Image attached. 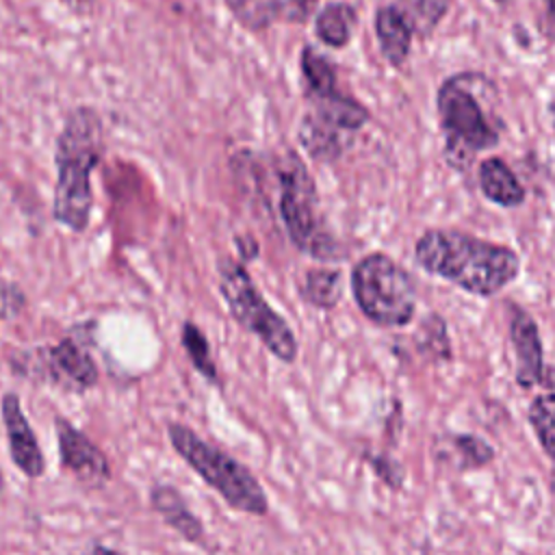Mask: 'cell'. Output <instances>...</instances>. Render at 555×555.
<instances>
[{
  "mask_svg": "<svg viewBox=\"0 0 555 555\" xmlns=\"http://www.w3.org/2000/svg\"><path fill=\"white\" fill-rule=\"evenodd\" d=\"M449 7L451 0H401L399 9L412 26V33L427 37L449 13Z\"/></svg>",
  "mask_w": 555,
  "mask_h": 555,
  "instance_id": "7402d4cb",
  "label": "cell"
},
{
  "mask_svg": "<svg viewBox=\"0 0 555 555\" xmlns=\"http://www.w3.org/2000/svg\"><path fill=\"white\" fill-rule=\"evenodd\" d=\"M421 351L431 356L434 360H449L451 358V345L447 336V325L442 317L429 314L423 325H421V340H418Z\"/></svg>",
  "mask_w": 555,
  "mask_h": 555,
  "instance_id": "cb8c5ba5",
  "label": "cell"
},
{
  "mask_svg": "<svg viewBox=\"0 0 555 555\" xmlns=\"http://www.w3.org/2000/svg\"><path fill=\"white\" fill-rule=\"evenodd\" d=\"M301 74L306 78V98L325 95L338 89L332 63L312 46H306L301 50Z\"/></svg>",
  "mask_w": 555,
  "mask_h": 555,
  "instance_id": "d6986e66",
  "label": "cell"
},
{
  "mask_svg": "<svg viewBox=\"0 0 555 555\" xmlns=\"http://www.w3.org/2000/svg\"><path fill=\"white\" fill-rule=\"evenodd\" d=\"M278 178L280 215L293 245L317 260L343 258L338 243L332 238L323 223L317 184L295 152L288 150L280 158Z\"/></svg>",
  "mask_w": 555,
  "mask_h": 555,
  "instance_id": "5b68a950",
  "label": "cell"
},
{
  "mask_svg": "<svg viewBox=\"0 0 555 555\" xmlns=\"http://www.w3.org/2000/svg\"><path fill=\"white\" fill-rule=\"evenodd\" d=\"M0 414L7 429L9 451L13 464L20 468L22 475L37 479L46 473V457L39 447V440L22 410L20 397L15 392H4L0 401Z\"/></svg>",
  "mask_w": 555,
  "mask_h": 555,
  "instance_id": "30bf717a",
  "label": "cell"
},
{
  "mask_svg": "<svg viewBox=\"0 0 555 555\" xmlns=\"http://www.w3.org/2000/svg\"><path fill=\"white\" fill-rule=\"evenodd\" d=\"M548 113H551V117H553V128H555V95H553V100H551V104H548Z\"/></svg>",
  "mask_w": 555,
  "mask_h": 555,
  "instance_id": "f1b7e54d",
  "label": "cell"
},
{
  "mask_svg": "<svg viewBox=\"0 0 555 555\" xmlns=\"http://www.w3.org/2000/svg\"><path fill=\"white\" fill-rule=\"evenodd\" d=\"M449 447L457 455L460 470H473L490 464L494 460V449L475 434H455L447 438Z\"/></svg>",
  "mask_w": 555,
  "mask_h": 555,
  "instance_id": "603a6c76",
  "label": "cell"
},
{
  "mask_svg": "<svg viewBox=\"0 0 555 555\" xmlns=\"http://www.w3.org/2000/svg\"><path fill=\"white\" fill-rule=\"evenodd\" d=\"M0 319H2V308H0Z\"/></svg>",
  "mask_w": 555,
  "mask_h": 555,
  "instance_id": "4dcf8cb0",
  "label": "cell"
},
{
  "mask_svg": "<svg viewBox=\"0 0 555 555\" xmlns=\"http://www.w3.org/2000/svg\"><path fill=\"white\" fill-rule=\"evenodd\" d=\"M219 293L232 314V319L282 362L291 364L297 358V338L291 325L280 317L262 297L247 269L234 260H221L219 264Z\"/></svg>",
  "mask_w": 555,
  "mask_h": 555,
  "instance_id": "52a82bcc",
  "label": "cell"
},
{
  "mask_svg": "<svg viewBox=\"0 0 555 555\" xmlns=\"http://www.w3.org/2000/svg\"><path fill=\"white\" fill-rule=\"evenodd\" d=\"M358 15L347 2H330L325 4L314 20V35L332 48H343L349 43Z\"/></svg>",
  "mask_w": 555,
  "mask_h": 555,
  "instance_id": "9a60e30c",
  "label": "cell"
},
{
  "mask_svg": "<svg viewBox=\"0 0 555 555\" xmlns=\"http://www.w3.org/2000/svg\"><path fill=\"white\" fill-rule=\"evenodd\" d=\"M234 20L251 33L269 28L282 15V0H225Z\"/></svg>",
  "mask_w": 555,
  "mask_h": 555,
  "instance_id": "ac0fdd59",
  "label": "cell"
},
{
  "mask_svg": "<svg viewBox=\"0 0 555 555\" xmlns=\"http://www.w3.org/2000/svg\"><path fill=\"white\" fill-rule=\"evenodd\" d=\"M180 343H182L191 364L195 366V371L202 377H206L208 384H219V373H217V364H215L212 353H210V343H208L206 334L193 321H186L182 325Z\"/></svg>",
  "mask_w": 555,
  "mask_h": 555,
  "instance_id": "ffe728a7",
  "label": "cell"
},
{
  "mask_svg": "<svg viewBox=\"0 0 555 555\" xmlns=\"http://www.w3.org/2000/svg\"><path fill=\"white\" fill-rule=\"evenodd\" d=\"M375 35L379 41V50L384 59L392 67H401L408 61L412 48V26L399 7L386 4L375 13Z\"/></svg>",
  "mask_w": 555,
  "mask_h": 555,
  "instance_id": "4fadbf2b",
  "label": "cell"
},
{
  "mask_svg": "<svg viewBox=\"0 0 555 555\" xmlns=\"http://www.w3.org/2000/svg\"><path fill=\"white\" fill-rule=\"evenodd\" d=\"M477 74H453L436 93V108L444 134V152L455 169H468L473 158L499 143V130L488 121L475 93Z\"/></svg>",
  "mask_w": 555,
  "mask_h": 555,
  "instance_id": "277c9868",
  "label": "cell"
},
{
  "mask_svg": "<svg viewBox=\"0 0 555 555\" xmlns=\"http://www.w3.org/2000/svg\"><path fill=\"white\" fill-rule=\"evenodd\" d=\"M13 371L52 384L65 392H87L98 384V366L91 353L74 338H63L52 347L24 353L13 360Z\"/></svg>",
  "mask_w": 555,
  "mask_h": 555,
  "instance_id": "ba28073f",
  "label": "cell"
},
{
  "mask_svg": "<svg viewBox=\"0 0 555 555\" xmlns=\"http://www.w3.org/2000/svg\"><path fill=\"white\" fill-rule=\"evenodd\" d=\"M85 555H121V553L115 551V548H111V546H104V544H100V542H93V544L87 548Z\"/></svg>",
  "mask_w": 555,
  "mask_h": 555,
  "instance_id": "83f0119b",
  "label": "cell"
},
{
  "mask_svg": "<svg viewBox=\"0 0 555 555\" xmlns=\"http://www.w3.org/2000/svg\"><path fill=\"white\" fill-rule=\"evenodd\" d=\"M351 293L360 312L375 325L403 327L414 319V280L382 251L369 254L356 262L351 271Z\"/></svg>",
  "mask_w": 555,
  "mask_h": 555,
  "instance_id": "8992f818",
  "label": "cell"
},
{
  "mask_svg": "<svg viewBox=\"0 0 555 555\" xmlns=\"http://www.w3.org/2000/svg\"><path fill=\"white\" fill-rule=\"evenodd\" d=\"M104 150L102 121L93 108H74L56 137V184H54V219L72 232L89 225L93 210L91 171L98 167Z\"/></svg>",
  "mask_w": 555,
  "mask_h": 555,
  "instance_id": "7a4b0ae2",
  "label": "cell"
},
{
  "mask_svg": "<svg viewBox=\"0 0 555 555\" xmlns=\"http://www.w3.org/2000/svg\"><path fill=\"white\" fill-rule=\"evenodd\" d=\"M414 258L429 275L479 297L496 295L520 273V258L512 247L460 230H425L414 245Z\"/></svg>",
  "mask_w": 555,
  "mask_h": 555,
  "instance_id": "6da1fadb",
  "label": "cell"
},
{
  "mask_svg": "<svg viewBox=\"0 0 555 555\" xmlns=\"http://www.w3.org/2000/svg\"><path fill=\"white\" fill-rule=\"evenodd\" d=\"M317 2L319 0H286L282 2V15L286 22H293V24H301L306 22L312 11L317 9Z\"/></svg>",
  "mask_w": 555,
  "mask_h": 555,
  "instance_id": "d4e9b609",
  "label": "cell"
},
{
  "mask_svg": "<svg viewBox=\"0 0 555 555\" xmlns=\"http://www.w3.org/2000/svg\"><path fill=\"white\" fill-rule=\"evenodd\" d=\"M72 13H78V15H87L91 13L95 0H61Z\"/></svg>",
  "mask_w": 555,
  "mask_h": 555,
  "instance_id": "484cf974",
  "label": "cell"
},
{
  "mask_svg": "<svg viewBox=\"0 0 555 555\" xmlns=\"http://www.w3.org/2000/svg\"><path fill=\"white\" fill-rule=\"evenodd\" d=\"M509 338L516 353V384L533 388L544 377V353L535 321L522 308H512Z\"/></svg>",
  "mask_w": 555,
  "mask_h": 555,
  "instance_id": "8fae6325",
  "label": "cell"
},
{
  "mask_svg": "<svg viewBox=\"0 0 555 555\" xmlns=\"http://www.w3.org/2000/svg\"><path fill=\"white\" fill-rule=\"evenodd\" d=\"M167 436L173 451L236 512L264 516L269 499L256 475L221 447L199 438L184 423H169Z\"/></svg>",
  "mask_w": 555,
  "mask_h": 555,
  "instance_id": "3957f363",
  "label": "cell"
},
{
  "mask_svg": "<svg viewBox=\"0 0 555 555\" xmlns=\"http://www.w3.org/2000/svg\"><path fill=\"white\" fill-rule=\"evenodd\" d=\"M345 132L319 121L317 117H312L310 113H306V117L301 119V128H299V141L304 143L306 152L314 158V160H336L343 154L345 147Z\"/></svg>",
  "mask_w": 555,
  "mask_h": 555,
  "instance_id": "2e32d148",
  "label": "cell"
},
{
  "mask_svg": "<svg viewBox=\"0 0 555 555\" xmlns=\"http://www.w3.org/2000/svg\"><path fill=\"white\" fill-rule=\"evenodd\" d=\"M54 431L59 442V460L80 483L89 488H102L111 479V464L106 453L67 418H54Z\"/></svg>",
  "mask_w": 555,
  "mask_h": 555,
  "instance_id": "9c48e42d",
  "label": "cell"
},
{
  "mask_svg": "<svg viewBox=\"0 0 555 555\" xmlns=\"http://www.w3.org/2000/svg\"><path fill=\"white\" fill-rule=\"evenodd\" d=\"M299 295L306 304L330 310L338 304L343 295V275L338 269L314 267L304 273V282L299 286Z\"/></svg>",
  "mask_w": 555,
  "mask_h": 555,
  "instance_id": "e0dca14e",
  "label": "cell"
},
{
  "mask_svg": "<svg viewBox=\"0 0 555 555\" xmlns=\"http://www.w3.org/2000/svg\"><path fill=\"white\" fill-rule=\"evenodd\" d=\"M527 418L544 453L555 460V392L538 395L529 405Z\"/></svg>",
  "mask_w": 555,
  "mask_h": 555,
  "instance_id": "44dd1931",
  "label": "cell"
},
{
  "mask_svg": "<svg viewBox=\"0 0 555 555\" xmlns=\"http://www.w3.org/2000/svg\"><path fill=\"white\" fill-rule=\"evenodd\" d=\"M2 490H4V475H2V470H0V494H2Z\"/></svg>",
  "mask_w": 555,
  "mask_h": 555,
  "instance_id": "f546056e",
  "label": "cell"
},
{
  "mask_svg": "<svg viewBox=\"0 0 555 555\" xmlns=\"http://www.w3.org/2000/svg\"><path fill=\"white\" fill-rule=\"evenodd\" d=\"M152 509L178 533L182 540L191 544H199L206 538V529L202 520L189 509L184 496L171 483H156L150 488Z\"/></svg>",
  "mask_w": 555,
  "mask_h": 555,
  "instance_id": "7c38bea8",
  "label": "cell"
},
{
  "mask_svg": "<svg viewBox=\"0 0 555 555\" xmlns=\"http://www.w3.org/2000/svg\"><path fill=\"white\" fill-rule=\"evenodd\" d=\"M479 189L496 206L514 208L525 199V189L503 158L490 156L479 165Z\"/></svg>",
  "mask_w": 555,
  "mask_h": 555,
  "instance_id": "5bb4252c",
  "label": "cell"
},
{
  "mask_svg": "<svg viewBox=\"0 0 555 555\" xmlns=\"http://www.w3.org/2000/svg\"><path fill=\"white\" fill-rule=\"evenodd\" d=\"M544 15H546V28L551 30V37H555V0H542Z\"/></svg>",
  "mask_w": 555,
  "mask_h": 555,
  "instance_id": "4316f807",
  "label": "cell"
}]
</instances>
